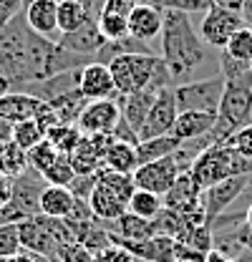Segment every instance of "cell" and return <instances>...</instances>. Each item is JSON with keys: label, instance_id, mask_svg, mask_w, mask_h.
<instances>
[{"label": "cell", "instance_id": "6da1fadb", "mask_svg": "<svg viewBox=\"0 0 252 262\" xmlns=\"http://www.w3.org/2000/svg\"><path fill=\"white\" fill-rule=\"evenodd\" d=\"M96 58L76 56L61 48L56 40L38 35L20 13L5 28H0V73L10 81L13 91H23L35 81L78 71Z\"/></svg>", "mask_w": 252, "mask_h": 262}, {"label": "cell", "instance_id": "7a4b0ae2", "mask_svg": "<svg viewBox=\"0 0 252 262\" xmlns=\"http://www.w3.org/2000/svg\"><path fill=\"white\" fill-rule=\"evenodd\" d=\"M161 61L166 63L174 83H189L192 73L207 61V43L197 33L192 15L179 10H164L161 28Z\"/></svg>", "mask_w": 252, "mask_h": 262}, {"label": "cell", "instance_id": "3957f363", "mask_svg": "<svg viewBox=\"0 0 252 262\" xmlns=\"http://www.w3.org/2000/svg\"><path fill=\"white\" fill-rule=\"evenodd\" d=\"M189 174L194 177V182L199 184V189H209L215 184H220L229 177H242V174H252V164L237 154L229 144H220V146H209L204 149L189 166Z\"/></svg>", "mask_w": 252, "mask_h": 262}, {"label": "cell", "instance_id": "277c9868", "mask_svg": "<svg viewBox=\"0 0 252 262\" xmlns=\"http://www.w3.org/2000/svg\"><path fill=\"white\" fill-rule=\"evenodd\" d=\"M43 189H46V179L35 169H26L20 177H15L10 202L0 209V225H20L26 220L38 217Z\"/></svg>", "mask_w": 252, "mask_h": 262}, {"label": "cell", "instance_id": "5b68a950", "mask_svg": "<svg viewBox=\"0 0 252 262\" xmlns=\"http://www.w3.org/2000/svg\"><path fill=\"white\" fill-rule=\"evenodd\" d=\"M157 63L159 56L154 53H129V56H119L116 61H111L109 68L116 83V96H129V94L149 89Z\"/></svg>", "mask_w": 252, "mask_h": 262}, {"label": "cell", "instance_id": "8992f818", "mask_svg": "<svg viewBox=\"0 0 252 262\" xmlns=\"http://www.w3.org/2000/svg\"><path fill=\"white\" fill-rule=\"evenodd\" d=\"M224 94V78L222 73L202 78V81H189L174 86V98L179 111H220V101Z\"/></svg>", "mask_w": 252, "mask_h": 262}, {"label": "cell", "instance_id": "52a82bcc", "mask_svg": "<svg viewBox=\"0 0 252 262\" xmlns=\"http://www.w3.org/2000/svg\"><path fill=\"white\" fill-rule=\"evenodd\" d=\"M182 171H184V169L179 166L177 157L172 154V157H164V159H159V162L139 164L131 177H134L136 189H146V192H154V194L164 196L174 187V182L179 179Z\"/></svg>", "mask_w": 252, "mask_h": 262}, {"label": "cell", "instance_id": "ba28073f", "mask_svg": "<svg viewBox=\"0 0 252 262\" xmlns=\"http://www.w3.org/2000/svg\"><path fill=\"white\" fill-rule=\"evenodd\" d=\"M242 26H245V20H242V15H240V13L212 5V8L202 15L199 35H202V40H204L207 46L224 51V46L229 43V38L240 31Z\"/></svg>", "mask_w": 252, "mask_h": 262}, {"label": "cell", "instance_id": "9c48e42d", "mask_svg": "<svg viewBox=\"0 0 252 262\" xmlns=\"http://www.w3.org/2000/svg\"><path fill=\"white\" fill-rule=\"evenodd\" d=\"M250 182L252 174H242V177H229L220 184L204 189L202 192V207H204V214H207V225H212L220 214H224L240 196L245 194Z\"/></svg>", "mask_w": 252, "mask_h": 262}, {"label": "cell", "instance_id": "30bf717a", "mask_svg": "<svg viewBox=\"0 0 252 262\" xmlns=\"http://www.w3.org/2000/svg\"><path fill=\"white\" fill-rule=\"evenodd\" d=\"M121 121V106L116 98H103V101H89L83 114L78 116L76 126L83 136L96 134H114V129Z\"/></svg>", "mask_w": 252, "mask_h": 262}, {"label": "cell", "instance_id": "8fae6325", "mask_svg": "<svg viewBox=\"0 0 252 262\" xmlns=\"http://www.w3.org/2000/svg\"><path fill=\"white\" fill-rule=\"evenodd\" d=\"M217 116L232 131L252 124V89L250 86L224 83V94H222Z\"/></svg>", "mask_w": 252, "mask_h": 262}, {"label": "cell", "instance_id": "7c38bea8", "mask_svg": "<svg viewBox=\"0 0 252 262\" xmlns=\"http://www.w3.org/2000/svg\"><path fill=\"white\" fill-rule=\"evenodd\" d=\"M177 116H179V108H177V98H174V89H166V91H159L157 101L144 121V126L139 131V141H146V139H157V136H169L174 124H177Z\"/></svg>", "mask_w": 252, "mask_h": 262}, {"label": "cell", "instance_id": "4fadbf2b", "mask_svg": "<svg viewBox=\"0 0 252 262\" xmlns=\"http://www.w3.org/2000/svg\"><path fill=\"white\" fill-rule=\"evenodd\" d=\"M61 48L76 53V56H89V58H96V53L106 46V38L98 28V15H89V20L73 33H61L58 40H56Z\"/></svg>", "mask_w": 252, "mask_h": 262}, {"label": "cell", "instance_id": "5bb4252c", "mask_svg": "<svg viewBox=\"0 0 252 262\" xmlns=\"http://www.w3.org/2000/svg\"><path fill=\"white\" fill-rule=\"evenodd\" d=\"M78 91L89 101H103L116 98V83L111 76V68L106 63L91 61L78 71Z\"/></svg>", "mask_w": 252, "mask_h": 262}, {"label": "cell", "instance_id": "9a60e30c", "mask_svg": "<svg viewBox=\"0 0 252 262\" xmlns=\"http://www.w3.org/2000/svg\"><path fill=\"white\" fill-rule=\"evenodd\" d=\"M161 28H164V13L152 3H136L134 10L129 13V35L141 43H152L161 38Z\"/></svg>", "mask_w": 252, "mask_h": 262}, {"label": "cell", "instance_id": "2e32d148", "mask_svg": "<svg viewBox=\"0 0 252 262\" xmlns=\"http://www.w3.org/2000/svg\"><path fill=\"white\" fill-rule=\"evenodd\" d=\"M18 232H20V245L26 252H35V255H43L48 260L58 262V245L56 239L48 234V229L43 227L40 222V214L33 217V220H26L18 225Z\"/></svg>", "mask_w": 252, "mask_h": 262}, {"label": "cell", "instance_id": "e0dca14e", "mask_svg": "<svg viewBox=\"0 0 252 262\" xmlns=\"http://www.w3.org/2000/svg\"><path fill=\"white\" fill-rule=\"evenodd\" d=\"M89 207L98 222H116L121 214L129 212V202L119 192H114L109 184L96 179V187L89 196Z\"/></svg>", "mask_w": 252, "mask_h": 262}, {"label": "cell", "instance_id": "ac0fdd59", "mask_svg": "<svg viewBox=\"0 0 252 262\" xmlns=\"http://www.w3.org/2000/svg\"><path fill=\"white\" fill-rule=\"evenodd\" d=\"M23 15L38 35L56 40L53 35L58 33V0H33L23 8Z\"/></svg>", "mask_w": 252, "mask_h": 262}, {"label": "cell", "instance_id": "d6986e66", "mask_svg": "<svg viewBox=\"0 0 252 262\" xmlns=\"http://www.w3.org/2000/svg\"><path fill=\"white\" fill-rule=\"evenodd\" d=\"M215 124H217V114H209V111H179L177 124L172 129V136H177L182 144H192V141L202 139Z\"/></svg>", "mask_w": 252, "mask_h": 262}, {"label": "cell", "instance_id": "ffe728a7", "mask_svg": "<svg viewBox=\"0 0 252 262\" xmlns=\"http://www.w3.org/2000/svg\"><path fill=\"white\" fill-rule=\"evenodd\" d=\"M157 96H159L157 91H149V89L136 91V94H129V96H116L119 106H121V119H124L136 134L144 126V121H146V116H149V111H152Z\"/></svg>", "mask_w": 252, "mask_h": 262}, {"label": "cell", "instance_id": "44dd1931", "mask_svg": "<svg viewBox=\"0 0 252 262\" xmlns=\"http://www.w3.org/2000/svg\"><path fill=\"white\" fill-rule=\"evenodd\" d=\"M164 199V207L166 209H177V212H187L192 207H199L202 204V189L199 184L194 182V177L189 171H182L179 179L174 182V187L161 196Z\"/></svg>", "mask_w": 252, "mask_h": 262}, {"label": "cell", "instance_id": "7402d4cb", "mask_svg": "<svg viewBox=\"0 0 252 262\" xmlns=\"http://www.w3.org/2000/svg\"><path fill=\"white\" fill-rule=\"evenodd\" d=\"M40 98L31 96L26 91H8L5 96H0V119L8 124H20L35 116Z\"/></svg>", "mask_w": 252, "mask_h": 262}, {"label": "cell", "instance_id": "603a6c76", "mask_svg": "<svg viewBox=\"0 0 252 262\" xmlns=\"http://www.w3.org/2000/svg\"><path fill=\"white\" fill-rule=\"evenodd\" d=\"M78 71H81V68H78ZM78 71H66V73H58V76L35 81L31 86H26L23 91L35 98H40V101H46V103H51V101H56L58 96H63L66 91L78 89Z\"/></svg>", "mask_w": 252, "mask_h": 262}, {"label": "cell", "instance_id": "cb8c5ba5", "mask_svg": "<svg viewBox=\"0 0 252 262\" xmlns=\"http://www.w3.org/2000/svg\"><path fill=\"white\" fill-rule=\"evenodd\" d=\"M98 225L103 229H109L111 234H116V237H121V239H131V242H144V239H152V237L157 234L154 222L141 220V217H136V214H131V212L121 214L116 222H98Z\"/></svg>", "mask_w": 252, "mask_h": 262}, {"label": "cell", "instance_id": "d4e9b609", "mask_svg": "<svg viewBox=\"0 0 252 262\" xmlns=\"http://www.w3.org/2000/svg\"><path fill=\"white\" fill-rule=\"evenodd\" d=\"M76 207V196L68 187H56V184H46L43 194H40V214L46 217H56L66 220Z\"/></svg>", "mask_w": 252, "mask_h": 262}, {"label": "cell", "instance_id": "484cf974", "mask_svg": "<svg viewBox=\"0 0 252 262\" xmlns=\"http://www.w3.org/2000/svg\"><path fill=\"white\" fill-rule=\"evenodd\" d=\"M103 166L111 169V171H119V174H134L139 159H136V146L129 144V141H119L114 139L111 146L106 149L103 154Z\"/></svg>", "mask_w": 252, "mask_h": 262}, {"label": "cell", "instance_id": "4316f807", "mask_svg": "<svg viewBox=\"0 0 252 262\" xmlns=\"http://www.w3.org/2000/svg\"><path fill=\"white\" fill-rule=\"evenodd\" d=\"M68 159L76 174H96L98 169H103V154L96 149V144L89 136L78 141V146L68 154Z\"/></svg>", "mask_w": 252, "mask_h": 262}, {"label": "cell", "instance_id": "83f0119b", "mask_svg": "<svg viewBox=\"0 0 252 262\" xmlns=\"http://www.w3.org/2000/svg\"><path fill=\"white\" fill-rule=\"evenodd\" d=\"M182 146V141L177 136H157V139H146V141H139L136 144V159L139 164H149V162H159L164 157H172L177 149Z\"/></svg>", "mask_w": 252, "mask_h": 262}, {"label": "cell", "instance_id": "f1b7e54d", "mask_svg": "<svg viewBox=\"0 0 252 262\" xmlns=\"http://www.w3.org/2000/svg\"><path fill=\"white\" fill-rule=\"evenodd\" d=\"M89 8L81 0H58V33L78 31L89 20Z\"/></svg>", "mask_w": 252, "mask_h": 262}, {"label": "cell", "instance_id": "f546056e", "mask_svg": "<svg viewBox=\"0 0 252 262\" xmlns=\"http://www.w3.org/2000/svg\"><path fill=\"white\" fill-rule=\"evenodd\" d=\"M26 169H31V166H28V151H23L15 141L0 144V174L15 179V177H20Z\"/></svg>", "mask_w": 252, "mask_h": 262}, {"label": "cell", "instance_id": "4dcf8cb0", "mask_svg": "<svg viewBox=\"0 0 252 262\" xmlns=\"http://www.w3.org/2000/svg\"><path fill=\"white\" fill-rule=\"evenodd\" d=\"M86 103H89V98L83 96L78 89L66 91L63 96H58L56 101H51V106H53V111L58 114L61 124H76V121H78V116L83 114Z\"/></svg>", "mask_w": 252, "mask_h": 262}, {"label": "cell", "instance_id": "1f68e13d", "mask_svg": "<svg viewBox=\"0 0 252 262\" xmlns=\"http://www.w3.org/2000/svg\"><path fill=\"white\" fill-rule=\"evenodd\" d=\"M161 209H164V199L154 192H146V189H134V194L129 199V212L141 217V220H149V222L157 220Z\"/></svg>", "mask_w": 252, "mask_h": 262}, {"label": "cell", "instance_id": "d6a6232c", "mask_svg": "<svg viewBox=\"0 0 252 262\" xmlns=\"http://www.w3.org/2000/svg\"><path fill=\"white\" fill-rule=\"evenodd\" d=\"M220 73H222V78H224V83L250 86L252 89V66L232 58V56L224 53V51H220Z\"/></svg>", "mask_w": 252, "mask_h": 262}, {"label": "cell", "instance_id": "836d02e7", "mask_svg": "<svg viewBox=\"0 0 252 262\" xmlns=\"http://www.w3.org/2000/svg\"><path fill=\"white\" fill-rule=\"evenodd\" d=\"M43 139H46V129H43L35 119L13 124V136H10V141H15L23 151H31L33 146H38Z\"/></svg>", "mask_w": 252, "mask_h": 262}, {"label": "cell", "instance_id": "e575fe53", "mask_svg": "<svg viewBox=\"0 0 252 262\" xmlns=\"http://www.w3.org/2000/svg\"><path fill=\"white\" fill-rule=\"evenodd\" d=\"M46 139H48L61 154H71V151L78 146V141L83 139V134L78 131L76 124H58V126H53V129L46 134Z\"/></svg>", "mask_w": 252, "mask_h": 262}, {"label": "cell", "instance_id": "d590c367", "mask_svg": "<svg viewBox=\"0 0 252 262\" xmlns=\"http://www.w3.org/2000/svg\"><path fill=\"white\" fill-rule=\"evenodd\" d=\"M224 53H229L232 58L252 66V26H242L235 33L229 38V43L224 46Z\"/></svg>", "mask_w": 252, "mask_h": 262}, {"label": "cell", "instance_id": "8d00e7d4", "mask_svg": "<svg viewBox=\"0 0 252 262\" xmlns=\"http://www.w3.org/2000/svg\"><path fill=\"white\" fill-rule=\"evenodd\" d=\"M154 227H157V234H166V237H174V239H179L189 229L187 220L177 209H166V207L159 212V217L154 220Z\"/></svg>", "mask_w": 252, "mask_h": 262}, {"label": "cell", "instance_id": "74e56055", "mask_svg": "<svg viewBox=\"0 0 252 262\" xmlns=\"http://www.w3.org/2000/svg\"><path fill=\"white\" fill-rule=\"evenodd\" d=\"M43 179H46V184H56V187H68L73 179H76V171H73V166H71V159H68V154H58V159L51 164L43 174H40Z\"/></svg>", "mask_w": 252, "mask_h": 262}, {"label": "cell", "instance_id": "f35d334b", "mask_svg": "<svg viewBox=\"0 0 252 262\" xmlns=\"http://www.w3.org/2000/svg\"><path fill=\"white\" fill-rule=\"evenodd\" d=\"M98 28L106 40H121L129 35V18L116 13H98Z\"/></svg>", "mask_w": 252, "mask_h": 262}, {"label": "cell", "instance_id": "ab89813d", "mask_svg": "<svg viewBox=\"0 0 252 262\" xmlns=\"http://www.w3.org/2000/svg\"><path fill=\"white\" fill-rule=\"evenodd\" d=\"M58 154H61V151H58V149H56V146H53L48 139H43L38 146H33L31 151H28V166H31V169H35L38 174H43V171H46L51 164L58 159Z\"/></svg>", "mask_w": 252, "mask_h": 262}, {"label": "cell", "instance_id": "60d3db41", "mask_svg": "<svg viewBox=\"0 0 252 262\" xmlns=\"http://www.w3.org/2000/svg\"><path fill=\"white\" fill-rule=\"evenodd\" d=\"M146 3H152L161 13L164 10H179V13H187V15H194V13L204 15L212 8V0H146Z\"/></svg>", "mask_w": 252, "mask_h": 262}, {"label": "cell", "instance_id": "b9f144b4", "mask_svg": "<svg viewBox=\"0 0 252 262\" xmlns=\"http://www.w3.org/2000/svg\"><path fill=\"white\" fill-rule=\"evenodd\" d=\"M20 252H23V245H20L18 225H0V257L8 260Z\"/></svg>", "mask_w": 252, "mask_h": 262}, {"label": "cell", "instance_id": "7bdbcfd3", "mask_svg": "<svg viewBox=\"0 0 252 262\" xmlns=\"http://www.w3.org/2000/svg\"><path fill=\"white\" fill-rule=\"evenodd\" d=\"M237 154H242L247 162L252 164V124L247 126H242V129H237L232 136H229V141H227Z\"/></svg>", "mask_w": 252, "mask_h": 262}, {"label": "cell", "instance_id": "ee69618b", "mask_svg": "<svg viewBox=\"0 0 252 262\" xmlns=\"http://www.w3.org/2000/svg\"><path fill=\"white\" fill-rule=\"evenodd\" d=\"M58 262H94V255L81 242H71L58 250Z\"/></svg>", "mask_w": 252, "mask_h": 262}, {"label": "cell", "instance_id": "f6af8a7d", "mask_svg": "<svg viewBox=\"0 0 252 262\" xmlns=\"http://www.w3.org/2000/svg\"><path fill=\"white\" fill-rule=\"evenodd\" d=\"M94 187H96V174H76V179L68 184V189L73 192V196L83 199V202H89Z\"/></svg>", "mask_w": 252, "mask_h": 262}, {"label": "cell", "instance_id": "bcb514c9", "mask_svg": "<svg viewBox=\"0 0 252 262\" xmlns=\"http://www.w3.org/2000/svg\"><path fill=\"white\" fill-rule=\"evenodd\" d=\"M94 262H136V257H134L129 250L119 247V245H109L106 250L96 252Z\"/></svg>", "mask_w": 252, "mask_h": 262}, {"label": "cell", "instance_id": "7dc6e473", "mask_svg": "<svg viewBox=\"0 0 252 262\" xmlns=\"http://www.w3.org/2000/svg\"><path fill=\"white\" fill-rule=\"evenodd\" d=\"M20 13H23V0H0V28H5Z\"/></svg>", "mask_w": 252, "mask_h": 262}, {"label": "cell", "instance_id": "c3c4849f", "mask_svg": "<svg viewBox=\"0 0 252 262\" xmlns=\"http://www.w3.org/2000/svg\"><path fill=\"white\" fill-rule=\"evenodd\" d=\"M111 136H114V139H119V141H129V144H134V146L139 144V134L131 129V126L126 124L124 119L119 121V126L114 129V134H111Z\"/></svg>", "mask_w": 252, "mask_h": 262}, {"label": "cell", "instance_id": "681fc988", "mask_svg": "<svg viewBox=\"0 0 252 262\" xmlns=\"http://www.w3.org/2000/svg\"><path fill=\"white\" fill-rule=\"evenodd\" d=\"M10 194H13V179L0 174V209L10 202Z\"/></svg>", "mask_w": 252, "mask_h": 262}, {"label": "cell", "instance_id": "f907efd6", "mask_svg": "<svg viewBox=\"0 0 252 262\" xmlns=\"http://www.w3.org/2000/svg\"><path fill=\"white\" fill-rule=\"evenodd\" d=\"M5 262H53L48 260V257H43V255H35V252H20V255H15V257H8Z\"/></svg>", "mask_w": 252, "mask_h": 262}, {"label": "cell", "instance_id": "816d5d0a", "mask_svg": "<svg viewBox=\"0 0 252 262\" xmlns=\"http://www.w3.org/2000/svg\"><path fill=\"white\" fill-rule=\"evenodd\" d=\"M212 5L217 8H227V10H235L242 15V0H212Z\"/></svg>", "mask_w": 252, "mask_h": 262}, {"label": "cell", "instance_id": "f5cc1de1", "mask_svg": "<svg viewBox=\"0 0 252 262\" xmlns=\"http://www.w3.org/2000/svg\"><path fill=\"white\" fill-rule=\"evenodd\" d=\"M204 262H235L232 257H227L224 252H220V250H209L207 252V257H204Z\"/></svg>", "mask_w": 252, "mask_h": 262}, {"label": "cell", "instance_id": "db71d44e", "mask_svg": "<svg viewBox=\"0 0 252 262\" xmlns=\"http://www.w3.org/2000/svg\"><path fill=\"white\" fill-rule=\"evenodd\" d=\"M10 136H13V124H8V121L0 119V144L10 141Z\"/></svg>", "mask_w": 252, "mask_h": 262}, {"label": "cell", "instance_id": "11a10c76", "mask_svg": "<svg viewBox=\"0 0 252 262\" xmlns=\"http://www.w3.org/2000/svg\"><path fill=\"white\" fill-rule=\"evenodd\" d=\"M242 20L245 26H252V0H242Z\"/></svg>", "mask_w": 252, "mask_h": 262}, {"label": "cell", "instance_id": "9f6ffc18", "mask_svg": "<svg viewBox=\"0 0 252 262\" xmlns=\"http://www.w3.org/2000/svg\"><path fill=\"white\" fill-rule=\"evenodd\" d=\"M8 91H13V86H10V81H8V78L0 73V96H5Z\"/></svg>", "mask_w": 252, "mask_h": 262}, {"label": "cell", "instance_id": "6f0895ef", "mask_svg": "<svg viewBox=\"0 0 252 262\" xmlns=\"http://www.w3.org/2000/svg\"><path fill=\"white\" fill-rule=\"evenodd\" d=\"M235 262H252V252H247V250H242L237 257H235Z\"/></svg>", "mask_w": 252, "mask_h": 262}, {"label": "cell", "instance_id": "680465c9", "mask_svg": "<svg viewBox=\"0 0 252 262\" xmlns=\"http://www.w3.org/2000/svg\"><path fill=\"white\" fill-rule=\"evenodd\" d=\"M245 225L252 229V204L247 207V209H245Z\"/></svg>", "mask_w": 252, "mask_h": 262}, {"label": "cell", "instance_id": "91938a15", "mask_svg": "<svg viewBox=\"0 0 252 262\" xmlns=\"http://www.w3.org/2000/svg\"><path fill=\"white\" fill-rule=\"evenodd\" d=\"M81 3H83V5H89V3H91V0H81Z\"/></svg>", "mask_w": 252, "mask_h": 262}, {"label": "cell", "instance_id": "94428289", "mask_svg": "<svg viewBox=\"0 0 252 262\" xmlns=\"http://www.w3.org/2000/svg\"><path fill=\"white\" fill-rule=\"evenodd\" d=\"M0 262H5V260H3V257H0Z\"/></svg>", "mask_w": 252, "mask_h": 262}]
</instances>
